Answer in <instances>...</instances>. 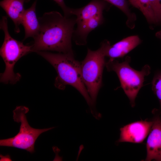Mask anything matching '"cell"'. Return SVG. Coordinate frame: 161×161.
<instances>
[{"label":"cell","instance_id":"obj_1","mask_svg":"<svg viewBox=\"0 0 161 161\" xmlns=\"http://www.w3.org/2000/svg\"><path fill=\"white\" fill-rule=\"evenodd\" d=\"M63 16L56 11L44 13L38 18L40 27L34 37L32 52L52 51L73 52L71 40L76 18Z\"/></svg>","mask_w":161,"mask_h":161},{"label":"cell","instance_id":"obj_2","mask_svg":"<svg viewBox=\"0 0 161 161\" xmlns=\"http://www.w3.org/2000/svg\"><path fill=\"white\" fill-rule=\"evenodd\" d=\"M36 52L47 60L55 69L57 73L55 81V87L62 90L67 85L73 87L83 96L93 115H97L98 112L82 79L80 63L75 59L73 52L53 53L46 51Z\"/></svg>","mask_w":161,"mask_h":161},{"label":"cell","instance_id":"obj_3","mask_svg":"<svg viewBox=\"0 0 161 161\" xmlns=\"http://www.w3.org/2000/svg\"><path fill=\"white\" fill-rule=\"evenodd\" d=\"M110 45L109 41L105 40L97 49L93 51L88 49L85 58L80 63L82 79L95 106L102 85L105 58Z\"/></svg>","mask_w":161,"mask_h":161},{"label":"cell","instance_id":"obj_4","mask_svg":"<svg viewBox=\"0 0 161 161\" xmlns=\"http://www.w3.org/2000/svg\"><path fill=\"white\" fill-rule=\"evenodd\" d=\"M131 57L127 56L120 62L115 59H110L106 62L105 66L109 71H114L119 79L121 86L129 98L131 106L135 105V100L143 85L144 78L150 73L151 68L145 65L141 71H137L130 65Z\"/></svg>","mask_w":161,"mask_h":161},{"label":"cell","instance_id":"obj_5","mask_svg":"<svg viewBox=\"0 0 161 161\" xmlns=\"http://www.w3.org/2000/svg\"><path fill=\"white\" fill-rule=\"evenodd\" d=\"M28 111V108L24 106L17 107L13 111L14 121L21 123L19 131L13 137L0 140L1 146L24 149L32 153L35 151V144L38 137L42 133L55 128L39 129L32 127L26 115Z\"/></svg>","mask_w":161,"mask_h":161},{"label":"cell","instance_id":"obj_6","mask_svg":"<svg viewBox=\"0 0 161 161\" xmlns=\"http://www.w3.org/2000/svg\"><path fill=\"white\" fill-rule=\"evenodd\" d=\"M152 124V121L141 120L124 126L120 129V137L117 142H142L149 134Z\"/></svg>","mask_w":161,"mask_h":161},{"label":"cell","instance_id":"obj_7","mask_svg":"<svg viewBox=\"0 0 161 161\" xmlns=\"http://www.w3.org/2000/svg\"><path fill=\"white\" fill-rule=\"evenodd\" d=\"M147 139L146 161H161V120L157 114L154 117Z\"/></svg>","mask_w":161,"mask_h":161},{"label":"cell","instance_id":"obj_8","mask_svg":"<svg viewBox=\"0 0 161 161\" xmlns=\"http://www.w3.org/2000/svg\"><path fill=\"white\" fill-rule=\"evenodd\" d=\"M106 1L103 0H92L86 6L79 8H70L71 16H75L77 25H80L100 14L107 7Z\"/></svg>","mask_w":161,"mask_h":161},{"label":"cell","instance_id":"obj_9","mask_svg":"<svg viewBox=\"0 0 161 161\" xmlns=\"http://www.w3.org/2000/svg\"><path fill=\"white\" fill-rule=\"evenodd\" d=\"M30 1L3 0L0 2V6L13 21L15 26L14 31L16 33L20 32L19 25L21 24L22 17L25 10L24 4Z\"/></svg>","mask_w":161,"mask_h":161},{"label":"cell","instance_id":"obj_10","mask_svg":"<svg viewBox=\"0 0 161 161\" xmlns=\"http://www.w3.org/2000/svg\"><path fill=\"white\" fill-rule=\"evenodd\" d=\"M141 42V40L137 35L128 37L110 45L107 51L106 57L110 59H115L123 57Z\"/></svg>","mask_w":161,"mask_h":161},{"label":"cell","instance_id":"obj_11","mask_svg":"<svg viewBox=\"0 0 161 161\" xmlns=\"http://www.w3.org/2000/svg\"><path fill=\"white\" fill-rule=\"evenodd\" d=\"M37 1L35 0L30 8L25 10L23 14L21 24L24 29V40L29 37L33 38L39 32L40 25L35 10Z\"/></svg>","mask_w":161,"mask_h":161},{"label":"cell","instance_id":"obj_12","mask_svg":"<svg viewBox=\"0 0 161 161\" xmlns=\"http://www.w3.org/2000/svg\"><path fill=\"white\" fill-rule=\"evenodd\" d=\"M104 21L103 14L95 16L84 23L77 25L73 35L74 40L76 44L84 45L87 42L89 33L101 25Z\"/></svg>","mask_w":161,"mask_h":161},{"label":"cell","instance_id":"obj_13","mask_svg":"<svg viewBox=\"0 0 161 161\" xmlns=\"http://www.w3.org/2000/svg\"><path fill=\"white\" fill-rule=\"evenodd\" d=\"M128 2L143 13L149 24L157 25L154 13L148 0H129Z\"/></svg>","mask_w":161,"mask_h":161},{"label":"cell","instance_id":"obj_14","mask_svg":"<svg viewBox=\"0 0 161 161\" xmlns=\"http://www.w3.org/2000/svg\"><path fill=\"white\" fill-rule=\"evenodd\" d=\"M115 6L122 11L126 16L127 19L126 24L131 29H133L135 26L136 19L135 14L132 13L129 6L126 0H103Z\"/></svg>","mask_w":161,"mask_h":161},{"label":"cell","instance_id":"obj_15","mask_svg":"<svg viewBox=\"0 0 161 161\" xmlns=\"http://www.w3.org/2000/svg\"><path fill=\"white\" fill-rule=\"evenodd\" d=\"M152 89L157 98L161 111V70L155 73L152 82Z\"/></svg>","mask_w":161,"mask_h":161},{"label":"cell","instance_id":"obj_16","mask_svg":"<svg viewBox=\"0 0 161 161\" xmlns=\"http://www.w3.org/2000/svg\"><path fill=\"white\" fill-rule=\"evenodd\" d=\"M154 13L157 25H161V0H148Z\"/></svg>","mask_w":161,"mask_h":161},{"label":"cell","instance_id":"obj_17","mask_svg":"<svg viewBox=\"0 0 161 161\" xmlns=\"http://www.w3.org/2000/svg\"><path fill=\"white\" fill-rule=\"evenodd\" d=\"M60 6L62 9L64 14L66 16H71L70 13V9L66 5L64 0H53Z\"/></svg>","mask_w":161,"mask_h":161},{"label":"cell","instance_id":"obj_18","mask_svg":"<svg viewBox=\"0 0 161 161\" xmlns=\"http://www.w3.org/2000/svg\"><path fill=\"white\" fill-rule=\"evenodd\" d=\"M0 161H12L9 155H7L5 156H3L2 155H0Z\"/></svg>","mask_w":161,"mask_h":161},{"label":"cell","instance_id":"obj_19","mask_svg":"<svg viewBox=\"0 0 161 161\" xmlns=\"http://www.w3.org/2000/svg\"><path fill=\"white\" fill-rule=\"evenodd\" d=\"M155 36L157 38L161 40V30L156 33Z\"/></svg>","mask_w":161,"mask_h":161},{"label":"cell","instance_id":"obj_20","mask_svg":"<svg viewBox=\"0 0 161 161\" xmlns=\"http://www.w3.org/2000/svg\"><path fill=\"white\" fill-rule=\"evenodd\" d=\"M160 114H159L160 115V119L161 120V111L160 112Z\"/></svg>","mask_w":161,"mask_h":161}]
</instances>
